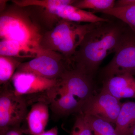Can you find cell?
Listing matches in <instances>:
<instances>
[{
  "label": "cell",
  "instance_id": "obj_10",
  "mask_svg": "<svg viewBox=\"0 0 135 135\" xmlns=\"http://www.w3.org/2000/svg\"><path fill=\"white\" fill-rule=\"evenodd\" d=\"M102 89L120 100L135 98V78L128 74L114 75L104 80Z\"/></svg>",
  "mask_w": 135,
  "mask_h": 135
},
{
  "label": "cell",
  "instance_id": "obj_2",
  "mask_svg": "<svg viewBox=\"0 0 135 135\" xmlns=\"http://www.w3.org/2000/svg\"><path fill=\"white\" fill-rule=\"evenodd\" d=\"M92 78L75 68L67 70L54 87L43 94L41 101L48 104L59 99L75 105L84 104L93 95Z\"/></svg>",
  "mask_w": 135,
  "mask_h": 135
},
{
  "label": "cell",
  "instance_id": "obj_6",
  "mask_svg": "<svg viewBox=\"0 0 135 135\" xmlns=\"http://www.w3.org/2000/svg\"><path fill=\"white\" fill-rule=\"evenodd\" d=\"M114 53L112 59L102 70L105 79L124 74L135 75V33L129 28L126 29Z\"/></svg>",
  "mask_w": 135,
  "mask_h": 135
},
{
  "label": "cell",
  "instance_id": "obj_13",
  "mask_svg": "<svg viewBox=\"0 0 135 135\" xmlns=\"http://www.w3.org/2000/svg\"><path fill=\"white\" fill-rule=\"evenodd\" d=\"M44 49H38L18 42L1 40L0 55L20 57L35 58Z\"/></svg>",
  "mask_w": 135,
  "mask_h": 135
},
{
  "label": "cell",
  "instance_id": "obj_1",
  "mask_svg": "<svg viewBox=\"0 0 135 135\" xmlns=\"http://www.w3.org/2000/svg\"><path fill=\"white\" fill-rule=\"evenodd\" d=\"M127 28L111 20L98 23L86 35L72 57L74 68L93 78L103 60L118 49Z\"/></svg>",
  "mask_w": 135,
  "mask_h": 135
},
{
  "label": "cell",
  "instance_id": "obj_9",
  "mask_svg": "<svg viewBox=\"0 0 135 135\" xmlns=\"http://www.w3.org/2000/svg\"><path fill=\"white\" fill-rule=\"evenodd\" d=\"M12 88L18 95L26 97L42 95L55 85L57 80L43 78L24 72L16 71L11 79Z\"/></svg>",
  "mask_w": 135,
  "mask_h": 135
},
{
  "label": "cell",
  "instance_id": "obj_16",
  "mask_svg": "<svg viewBox=\"0 0 135 135\" xmlns=\"http://www.w3.org/2000/svg\"><path fill=\"white\" fill-rule=\"evenodd\" d=\"M75 0H20L12 1L19 7L35 6L46 9L49 12L55 15L57 8L63 5H73Z\"/></svg>",
  "mask_w": 135,
  "mask_h": 135
},
{
  "label": "cell",
  "instance_id": "obj_21",
  "mask_svg": "<svg viewBox=\"0 0 135 135\" xmlns=\"http://www.w3.org/2000/svg\"><path fill=\"white\" fill-rule=\"evenodd\" d=\"M24 133V129L20 126H17L8 128L2 133H0V135H23Z\"/></svg>",
  "mask_w": 135,
  "mask_h": 135
},
{
  "label": "cell",
  "instance_id": "obj_23",
  "mask_svg": "<svg viewBox=\"0 0 135 135\" xmlns=\"http://www.w3.org/2000/svg\"><path fill=\"white\" fill-rule=\"evenodd\" d=\"M38 135H58V128L56 127H54L50 130L44 131Z\"/></svg>",
  "mask_w": 135,
  "mask_h": 135
},
{
  "label": "cell",
  "instance_id": "obj_24",
  "mask_svg": "<svg viewBox=\"0 0 135 135\" xmlns=\"http://www.w3.org/2000/svg\"><path fill=\"white\" fill-rule=\"evenodd\" d=\"M128 135H135V127Z\"/></svg>",
  "mask_w": 135,
  "mask_h": 135
},
{
  "label": "cell",
  "instance_id": "obj_15",
  "mask_svg": "<svg viewBox=\"0 0 135 135\" xmlns=\"http://www.w3.org/2000/svg\"><path fill=\"white\" fill-rule=\"evenodd\" d=\"M101 12L120 20L135 33V5L120 7H114Z\"/></svg>",
  "mask_w": 135,
  "mask_h": 135
},
{
  "label": "cell",
  "instance_id": "obj_18",
  "mask_svg": "<svg viewBox=\"0 0 135 135\" xmlns=\"http://www.w3.org/2000/svg\"><path fill=\"white\" fill-rule=\"evenodd\" d=\"M85 116L94 135H118L112 123L95 116Z\"/></svg>",
  "mask_w": 135,
  "mask_h": 135
},
{
  "label": "cell",
  "instance_id": "obj_3",
  "mask_svg": "<svg viewBox=\"0 0 135 135\" xmlns=\"http://www.w3.org/2000/svg\"><path fill=\"white\" fill-rule=\"evenodd\" d=\"M42 36L38 26L22 11L11 9L1 13V40L18 42L32 47L41 49Z\"/></svg>",
  "mask_w": 135,
  "mask_h": 135
},
{
  "label": "cell",
  "instance_id": "obj_19",
  "mask_svg": "<svg viewBox=\"0 0 135 135\" xmlns=\"http://www.w3.org/2000/svg\"><path fill=\"white\" fill-rule=\"evenodd\" d=\"M114 0H80L76 1L73 5L80 9L92 10L94 12H100L114 7Z\"/></svg>",
  "mask_w": 135,
  "mask_h": 135
},
{
  "label": "cell",
  "instance_id": "obj_5",
  "mask_svg": "<svg viewBox=\"0 0 135 135\" xmlns=\"http://www.w3.org/2000/svg\"><path fill=\"white\" fill-rule=\"evenodd\" d=\"M69 64L60 53L44 50L36 57L22 63L16 71L31 73L49 79L58 80L70 69Z\"/></svg>",
  "mask_w": 135,
  "mask_h": 135
},
{
  "label": "cell",
  "instance_id": "obj_4",
  "mask_svg": "<svg viewBox=\"0 0 135 135\" xmlns=\"http://www.w3.org/2000/svg\"><path fill=\"white\" fill-rule=\"evenodd\" d=\"M28 103L24 97L17 95L8 84L0 90V133L11 127L20 126L26 120Z\"/></svg>",
  "mask_w": 135,
  "mask_h": 135
},
{
  "label": "cell",
  "instance_id": "obj_12",
  "mask_svg": "<svg viewBox=\"0 0 135 135\" xmlns=\"http://www.w3.org/2000/svg\"><path fill=\"white\" fill-rule=\"evenodd\" d=\"M55 15L61 19L80 23H95L110 21L107 18L98 16L93 12L86 11L74 7L73 5H63L57 8Z\"/></svg>",
  "mask_w": 135,
  "mask_h": 135
},
{
  "label": "cell",
  "instance_id": "obj_8",
  "mask_svg": "<svg viewBox=\"0 0 135 135\" xmlns=\"http://www.w3.org/2000/svg\"><path fill=\"white\" fill-rule=\"evenodd\" d=\"M122 104L120 99L102 89L99 94L92 95L85 101L81 113L115 124Z\"/></svg>",
  "mask_w": 135,
  "mask_h": 135
},
{
  "label": "cell",
  "instance_id": "obj_20",
  "mask_svg": "<svg viewBox=\"0 0 135 135\" xmlns=\"http://www.w3.org/2000/svg\"><path fill=\"white\" fill-rule=\"evenodd\" d=\"M92 133L85 115L81 113L77 114L70 135H93Z\"/></svg>",
  "mask_w": 135,
  "mask_h": 135
},
{
  "label": "cell",
  "instance_id": "obj_11",
  "mask_svg": "<svg viewBox=\"0 0 135 135\" xmlns=\"http://www.w3.org/2000/svg\"><path fill=\"white\" fill-rule=\"evenodd\" d=\"M49 106L44 101L35 102L28 112L26 119L27 128L25 134L38 135L45 131L49 118Z\"/></svg>",
  "mask_w": 135,
  "mask_h": 135
},
{
  "label": "cell",
  "instance_id": "obj_14",
  "mask_svg": "<svg viewBox=\"0 0 135 135\" xmlns=\"http://www.w3.org/2000/svg\"><path fill=\"white\" fill-rule=\"evenodd\" d=\"M118 135H128L135 127V102L122 104L116 123Z\"/></svg>",
  "mask_w": 135,
  "mask_h": 135
},
{
  "label": "cell",
  "instance_id": "obj_22",
  "mask_svg": "<svg viewBox=\"0 0 135 135\" xmlns=\"http://www.w3.org/2000/svg\"><path fill=\"white\" fill-rule=\"evenodd\" d=\"M135 5V0H119L115 3V7H127Z\"/></svg>",
  "mask_w": 135,
  "mask_h": 135
},
{
  "label": "cell",
  "instance_id": "obj_17",
  "mask_svg": "<svg viewBox=\"0 0 135 135\" xmlns=\"http://www.w3.org/2000/svg\"><path fill=\"white\" fill-rule=\"evenodd\" d=\"M22 63L13 57L0 55V84H8Z\"/></svg>",
  "mask_w": 135,
  "mask_h": 135
},
{
  "label": "cell",
  "instance_id": "obj_7",
  "mask_svg": "<svg viewBox=\"0 0 135 135\" xmlns=\"http://www.w3.org/2000/svg\"><path fill=\"white\" fill-rule=\"evenodd\" d=\"M98 23L82 25L64 20L59 31V46L56 52L62 55L71 64L72 57L86 35Z\"/></svg>",
  "mask_w": 135,
  "mask_h": 135
}]
</instances>
